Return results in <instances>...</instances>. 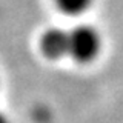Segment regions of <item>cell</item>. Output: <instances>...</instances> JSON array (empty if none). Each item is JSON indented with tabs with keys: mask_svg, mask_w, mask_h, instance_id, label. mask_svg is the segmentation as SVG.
I'll return each mask as SVG.
<instances>
[{
	"mask_svg": "<svg viewBox=\"0 0 123 123\" xmlns=\"http://www.w3.org/2000/svg\"><path fill=\"white\" fill-rule=\"evenodd\" d=\"M102 49V36L91 25H77L69 29V57L80 63L94 60Z\"/></svg>",
	"mask_w": 123,
	"mask_h": 123,
	"instance_id": "6da1fadb",
	"label": "cell"
},
{
	"mask_svg": "<svg viewBox=\"0 0 123 123\" xmlns=\"http://www.w3.org/2000/svg\"><path fill=\"white\" fill-rule=\"evenodd\" d=\"M40 48L51 60H59L69 55V29L49 28L40 38Z\"/></svg>",
	"mask_w": 123,
	"mask_h": 123,
	"instance_id": "7a4b0ae2",
	"label": "cell"
},
{
	"mask_svg": "<svg viewBox=\"0 0 123 123\" xmlns=\"http://www.w3.org/2000/svg\"><path fill=\"white\" fill-rule=\"evenodd\" d=\"M94 0H55L57 6L62 12L68 15H80L85 11H88Z\"/></svg>",
	"mask_w": 123,
	"mask_h": 123,
	"instance_id": "3957f363",
	"label": "cell"
},
{
	"mask_svg": "<svg viewBox=\"0 0 123 123\" xmlns=\"http://www.w3.org/2000/svg\"><path fill=\"white\" fill-rule=\"evenodd\" d=\"M0 123H9V120H8V117H6V115L2 112V111H0Z\"/></svg>",
	"mask_w": 123,
	"mask_h": 123,
	"instance_id": "277c9868",
	"label": "cell"
}]
</instances>
